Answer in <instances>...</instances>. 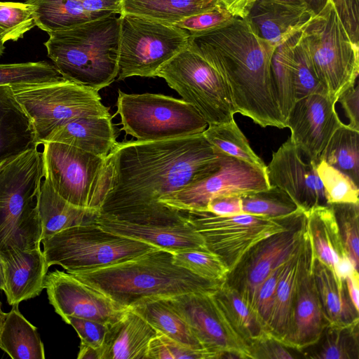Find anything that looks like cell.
<instances>
[{"mask_svg": "<svg viewBox=\"0 0 359 359\" xmlns=\"http://www.w3.org/2000/svg\"><path fill=\"white\" fill-rule=\"evenodd\" d=\"M0 330V348L13 359H44L43 342L35 326L12 306Z\"/></svg>", "mask_w": 359, "mask_h": 359, "instance_id": "32", "label": "cell"}, {"mask_svg": "<svg viewBox=\"0 0 359 359\" xmlns=\"http://www.w3.org/2000/svg\"><path fill=\"white\" fill-rule=\"evenodd\" d=\"M351 40L359 46V0H330Z\"/></svg>", "mask_w": 359, "mask_h": 359, "instance_id": "50", "label": "cell"}, {"mask_svg": "<svg viewBox=\"0 0 359 359\" xmlns=\"http://www.w3.org/2000/svg\"><path fill=\"white\" fill-rule=\"evenodd\" d=\"M313 17L306 8L256 0L244 20L256 36L276 47L301 31Z\"/></svg>", "mask_w": 359, "mask_h": 359, "instance_id": "22", "label": "cell"}, {"mask_svg": "<svg viewBox=\"0 0 359 359\" xmlns=\"http://www.w3.org/2000/svg\"><path fill=\"white\" fill-rule=\"evenodd\" d=\"M336 103L329 95L311 94L298 100L288 116L290 137L309 161H320L332 135L344 124L335 110Z\"/></svg>", "mask_w": 359, "mask_h": 359, "instance_id": "19", "label": "cell"}, {"mask_svg": "<svg viewBox=\"0 0 359 359\" xmlns=\"http://www.w3.org/2000/svg\"><path fill=\"white\" fill-rule=\"evenodd\" d=\"M95 222L109 232L172 252L208 250L184 212L172 208L115 215L99 213Z\"/></svg>", "mask_w": 359, "mask_h": 359, "instance_id": "13", "label": "cell"}, {"mask_svg": "<svg viewBox=\"0 0 359 359\" xmlns=\"http://www.w3.org/2000/svg\"><path fill=\"white\" fill-rule=\"evenodd\" d=\"M5 271L6 291L9 305L39 296L45 288L48 266L41 248L15 250L1 257Z\"/></svg>", "mask_w": 359, "mask_h": 359, "instance_id": "23", "label": "cell"}, {"mask_svg": "<svg viewBox=\"0 0 359 359\" xmlns=\"http://www.w3.org/2000/svg\"><path fill=\"white\" fill-rule=\"evenodd\" d=\"M43 174L69 203L100 212L107 192V157L54 142L42 144Z\"/></svg>", "mask_w": 359, "mask_h": 359, "instance_id": "10", "label": "cell"}, {"mask_svg": "<svg viewBox=\"0 0 359 359\" xmlns=\"http://www.w3.org/2000/svg\"><path fill=\"white\" fill-rule=\"evenodd\" d=\"M234 18L224 6H222L187 17L172 25L187 30L190 34L198 33L226 25Z\"/></svg>", "mask_w": 359, "mask_h": 359, "instance_id": "47", "label": "cell"}, {"mask_svg": "<svg viewBox=\"0 0 359 359\" xmlns=\"http://www.w3.org/2000/svg\"><path fill=\"white\" fill-rule=\"evenodd\" d=\"M306 230L316 258L332 270L346 256L338 224L330 205L305 211ZM348 256V255H347Z\"/></svg>", "mask_w": 359, "mask_h": 359, "instance_id": "30", "label": "cell"}, {"mask_svg": "<svg viewBox=\"0 0 359 359\" xmlns=\"http://www.w3.org/2000/svg\"><path fill=\"white\" fill-rule=\"evenodd\" d=\"M35 145L31 121L11 86H0V166Z\"/></svg>", "mask_w": 359, "mask_h": 359, "instance_id": "26", "label": "cell"}, {"mask_svg": "<svg viewBox=\"0 0 359 359\" xmlns=\"http://www.w3.org/2000/svg\"><path fill=\"white\" fill-rule=\"evenodd\" d=\"M174 263L202 278L223 282L229 269L220 257L208 250L173 252Z\"/></svg>", "mask_w": 359, "mask_h": 359, "instance_id": "42", "label": "cell"}, {"mask_svg": "<svg viewBox=\"0 0 359 359\" xmlns=\"http://www.w3.org/2000/svg\"><path fill=\"white\" fill-rule=\"evenodd\" d=\"M168 299L203 348L218 358H250L248 346L232 328L213 293L189 292Z\"/></svg>", "mask_w": 359, "mask_h": 359, "instance_id": "16", "label": "cell"}, {"mask_svg": "<svg viewBox=\"0 0 359 359\" xmlns=\"http://www.w3.org/2000/svg\"><path fill=\"white\" fill-rule=\"evenodd\" d=\"M0 290L6 291V280L4 261L0 256Z\"/></svg>", "mask_w": 359, "mask_h": 359, "instance_id": "60", "label": "cell"}, {"mask_svg": "<svg viewBox=\"0 0 359 359\" xmlns=\"http://www.w3.org/2000/svg\"><path fill=\"white\" fill-rule=\"evenodd\" d=\"M306 8L316 16L327 5L330 0H303Z\"/></svg>", "mask_w": 359, "mask_h": 359, "instance_id": "58", "label": "cell"}, {"mask_svg": "<svg viewBox=\"0 0 359 359\" xmlns=\"http://www.w3.org/2000/svg\"><path fill=\"white\" fill-rule=\"evenodd\" d=\"M183 212L208 250L218 255L229 271L255 244L284 229L291 216L273 219L245 213L220 216L206 210Z\"/></svg>", "mask_w": 359, "mask_h": 359, "instance_id": "14", "label": "cell"}, {"mask_svg": "<svg viewBox=\"0 0 359 359\" xmlns=\"http://www.w3.org/2000/svg\"><path fill=\"white\" fill-rule=\"evenodd\" d=\"M225 156L203 133L117 142L107 156L109 186L99 213L168 210L161 199L213 174Z\"/></svg>", "mask_w": 359, "mask_h": 359, "instance_id": "1", "label": "cell"}, {"mask_svg": "<svg viewBox=\"0 0 359 359\" xmlns=\"http://www.w3.org/2000/svg\"><path fill=\"white\" fill-rule=\"evenodd\" d=\"M44 287L49 303L62 320L74 316L110 325L128 309L67 272L55 270L49 273Z\"/></svg>", "mask_w": 359, "mask_h": 359, "instance_id": "18", "label": "cell"}, {"mask_svg": "<svg viewBox=\"0 0 359 359\" xmlns=\"http://www.w3.org/2000/svg\"><path fill=\"white\" fill-rule=\"evenodd\" d=\"M34 7L27 3L0 1V39L17 41L36 26Z\"/></svg>", "mask_w": 359, "mask_h": 359, "instance_id": "43", "label": "cell"}, {"mask_svg": "<svg viewBox=\"0 0 359 359\" xmlns=\"http://www.w3.org/2000/svg\"><path fill=\"white\" fill-rule=\"evenodd\" d=\"M71 274L126 309L149 299L189 292L215 293L224 282L202 278L176 265L173 252L160 248L122 262Z\"/></svg>", "mask_w": 359, "mask_h": 359, "instance_id": "3", "label": "cell"}, {"mask_svg": "<svg viewBox=\"0 0 359 359\" xmlns=\"http://www.w3.org/2000/svg\"><path fill=\"white\" fill-rule=\"evenodd\" d=\"M345 283L350 299L357 311H359V274L358 271L346 278Z\"/></svg>", "mask_w": 359, "mask_h": 359, "instance_id": "56", "label": "cell"}, {"mask_svg": "<svg viewBox=\"0 0 359 359\" xmlns=\"http://www.w3.org/2000/svg\"><path fill=\"white\" fill-rule=\"evenodd\" d=\"M41 241L73 226L95 222L98 211L77 207L61 197L44 180L37 195Z\"/></svg>", "mask_w": 359, "mask_h": 359, "instance_id": "28", "label": "cell"}, {"mask_svg": "<svg viewBox=\"0 0 359 359\" xmlns=\"http://www.w3.org/2000/svg\"><path fill=\"white\" fill-rule=\"evenodd\" d=\"M339 102L349 120L348 127L359 132V86L355 83L339 97Z\"/></svg>", "mask_w": 359, "mask_h": 359, "instance_id": "52", "label": "cell"}, {"mask_svg": "<svg viewBox=\"0 0 359 359\" xmlns=\"http://www.w3.org/2000/svg\"><path fill=\"white\" fill-rule=\"evenodd\" d=\"M250 358L253 359H291L294 358L287 346L268 334L248 346Z\"/></svg>", "mask_w": 359, "mask_h": 359, "instance_id": "49", "label": "cell"}, {"mask_svg": "<svg viewBox=\"0 0 359 359\" xmlns=\"http://www.w3.org/2000/svg\"><path fill=\"white\" fill-rule=\"evenodd\" d=\"M60 142L107 157L117 144L111 116H88L55 128L41 142Z\"/></svg>", "mask_w": 359, "mask_h": 359, "instance_id": "25", "label": "cell"}, {"mask_svg": "<svg viewBox=\"0 0 359 359\" xmlns=\"http://www.w3.org/2000/svg\"><path fill=\"white\" fill-rule=\"evenodd\" d=\"M314 280L324 316L328 325L359 323V311L353 305L345 283L314 256Z\"/></svg>", "mask_w": 359, "mask_h": 359, "instance_id": "29", "label": "cell"}, {"mask_svg": "<svg viewBox=\"0 0 359 359\" xmlns=\"http://www.w3.org/2000/svg\"><path fill=\"white\" fill-rule=\"evenodd\" d=\"M316 171L330 204L359 203L358 186L346 174L320 160Z\"/></svg>", "mask_w": 359, "mask_h": 359, "instance_id": "44", "label": "cell"}, {"mask_svg": "<svg viewBox=\"0 0 359 359\" xmlns=\"http://www.w3.org/2000/svg\"><path fill=\"white\" fill-rule=\"evenodd\" d=\"M302 34L318 77L337 102L339 96L356 83L358 45L349 38L330 1L303 27Z\"/></svg>", "mask_w": 359, "mask_h": 359, "instance_id": "9", "label": "cell"}, {"mask_svg": "<svg viewBox=\"0 0 359 359\" xmlns=\"http://www.w3.org/2000/svg\"><path fill=\"white\" fill-rule=\"evenodd\" d=\"M119 18L118 80L156 77L163 64L188 48L187 30L132 14H120Z\"/></svg>", "mask_w": 359, "mask_h": 359, "instance_id": "11", "label": "cell"}, {"mask_svg": "<svg viewBox=\"0 0 359 359\" xmlns=\"http://www.w3.org/2000/svg\"><path fill=\"white\" fill-rule=\"evenodd\" d=\"M241 197L243 213L245 214L279 219L302 210L285 191L276 186Z\"/></svg>", "mask_w": 359, "mask_h": 359, "instance_id": "40", "label": "cell"}, {"mask_svg": "<svg viewBox=\"0 0 359 359\" xmlns=\"http://www.w3.org/2000/svg\"><path fill=\"white\" fill-rule=\"evenodd\" d=\"M359 323L327 325L319 339L303 349L306 358L315 359H358Z\"/></svg>", "mask_w": 359, "mask_h": 359, "instance_id": "37", "label": "cell"}, {"mask_svg": "<svg viewBox=\"0 0 359 359\" xmlns=\"http://www.w3.org/2000/svg\"><path fill=\"white\" fill-rule=\"evenodd\" d=\"M63 79L57 68L46 61L0 64V86H14L54 81Z\"/></svg>", "mask_w": 359, "mask_h": 359, "instance_id": "41", "label": "cell"}, {"mask_svg": "<svg viewBox=\"0 0 359 359\" xmlns=\"http://www.w3.org/2000/svg\"><path fill=\"white\" fill-rule=\"evenodd\" d=\"M6 313H4L1 309V302H0V330H1V326L3 325V323H4L5 316H6Z\"/></svg>", "mask_w": 359, "mask_h": 359, "instance_id": "62", "label": "cell"}, {"mask_svg": "<svg viewBox=\"0 0 359 359\" xmlns=\"http://www.w3.org/2000/svg\"><path fill=\"white\" fill-rule=\"evenodd\" d=\"M213 297L232 328L248 346L271 334L257 311L225 281Z\"/></svg>", "mask_w": 359, "mask_h": 359, "instance_id": "31", "label": "cell"}, {"mask_svg": "<svg viewBox=\"0 0 359 359\" xmlns=\"http://www.w3.org/2000/svg\"><path fill=\"white\" fill-rule=\"evenodd\" d=\"M131 309L165 337L193 348H205L168 298L146 299Z\"/></svg>", "mask_w": 359, "mask_h": 359, "instance_id": "35", "label": "cell"}, {"mask_svg": "<svg viewBox=\"0 0 359 359\" xmlns=\"http://www.w3.org/2000/svg\"><path fill=\"white\" fill-rule=\"evenodd\" d=\"M116 107L121 130L140 141L201 134L208 126L194 106L162 94H129L118 90Z\"/></svg>", "mask_w": 359, "mask_h": 359, "instance_id": "8", "label": "cell"}, {"mask_svg": "<svg viewBox=\"0 0 359 359\" xmlns=\"http://www.w3.org/2000/svg\"><path fill=\"white\" fill-rule=\"evenodd\" d=\"M358 271L349 257L346 255L337 263L334 269V273L340 279L344 280L347 276L354 271Z\"/></svg>", "mask_w": 359, "mask_h": 359, "instance_id": "57", "label": "cell"}, {"mask_svg": "<svg viewBox=\"0 0 359 359\" xmlns=\"http://www.w3.org/2000/svg\"><path fill=\"white\" fill-rule=\"evenodd\" d=\"M189 34L188 48L221 75L237 113L264 128H286L271 81L275 46L256 36L238 17L217 28Z\"/></svg>", "mask_w": 359, "mask_h": 359, "instance_id": "2", "label": "cell"}, {"mask_svg": "<svg viewBox=\"0 0 359 359\" xmlns=\"http://www.w3.org/2000/svg\"><path fill=\"white\" fill-rule=\"evenodd\" d=\"M359 132L344 124L335 130L320 161L348 175L359 185Z\"/></svg>", "mask_w": 359, "mask_h": 359, "instance_id": "38", "label": "cell"}, {"mask_svg": "<svg viewBox=\"0 0 359 359\" xmlns=\"http://www.w3.org/2000/svg\"><path fill=\"white\" fill-rule=\"evenodd\" d=\"M5 46L4 44L1 42V39H0V57L1 56L3 55L4 52V50H5Z\"/></svg>", "mask_w": 359, "mask_h": 359, "instance_id": "63", "label": "cell"}, {"mask_svg": "<svg viewBox=\"0 0 359 359\" xmlns=\"http://www.w3.org/2000/svg\"><path fill=\"white\" fill-rule=\"evenodd\" d=\"M309 243L306 230L301 242L285 261L280 272L267 326L271 334L283 344L289 332L293 301Z\"/></svg>", "mask_w": 359, "mask_h": 359, "instance_id": "27", "label": "cell"}, {"mask_svg": "<svg viewBox=\"0 0 359 359\" xmlns=\"http://www.w3.org/2000/svg\"><path fill=\"white\" fill-rule=\"evenodd\" d=\"M11 88L31 121L39 145L55 128L72 121L111 116L97 90L64 78Z\"/></svg>", "mask_w": 359, "mask_h": 359, "instance_id": "7", "label": "cell"}, {"mask_svg": "<svg viewBox=\"0 0 359 359\" xmlns=\"http://www.w3.org/2000/svg\"><path fill=\"white\" fill-rule=\"evenodd\" d=\"M339 229L346 255L355 267L359 264V203L330 204Z\"/></svg>", "mask_w": 359, "mask_h": 359, "instance_id": "46", "label": "cell"}, {"mask_svg": "<svg viewBox=\"0 0 359 359\" xmlns=\"http://www.w3.org/2000/svg\"><path fill=\"white\" fill-rule=\"evenodd\" d=\"M206 140L225 155L243 161L266 171L264 162L254 152L234 119L210 125L203 133Z\"/></svg>", "mask_w": 359, "mask_h": 359, "instance_id": "39", "label": "cell"}, {"mask_svg": "<svg viewBox=\"0 0 359 359\" xmlns=\"http://www.w3.org/2000/svg\"><path fill=\"white\" fill-rule=\"evenodd\" d=\"M284 4L299 7V8H306L304 2L303 0H273Z\"/></svg>", "mask_w": 359, "mask_h": 359, "instance_id": "61", "label": "cell"}, {"mask_svg": "<svg viewBox=\"0 0 359 359\" xmlns=\"http://www.w3.org/2000/svg\"><path fill=\"white\" fill-rule=\"evenodd\" d=\"M283 264L275 269L268 276L258 291L256 309L266 326L272 311L276 290Z\"/></svg>", "mask_w": 359, "mask_h": 359, "instance_id": "51", "label": "cell"}, {"mask_svg": "<svg viewBox=\"0 0 359 359\" xmlns=\"http://www.w3.org/2000/svg\"><path fill=\"white\" fill-rule=\"evenodd\" d=\"M112 14L48 34V57L62 76L97 91L118 76L120 18Z\"/></svg>", "mask_w": 359, "mask_h": 359, "instance_id": "4", "label": "cell"}, {"mask_svg": "<svg viewBox=\"0 0 359 359\" xmlns=\"http://www.w3.org/2000/svg\"><path fill=\"white\" fill-rule=\"evenodd\" d=\"M313 259L309 239L293 301L289 332L284 342L288 348L299 351L314 344L328 325L314 280Z\"/></svg>", "mask_w": 359, "mask_h": 359, "instance_id": "21", "label": "cell"}, {"mask_svg": "<svg viewBox=\"0 0 359 359\" xmlns=\"http://www.w3.org/2000/svg\"><path fill=\"white\" fill-rule=\"evenodd\" d=\"M41 243L48 266H61L69 273L107 266L157 249L109 232L95 222L66 229Z\"/></svg>", "mask_w": 359, "mask_h": 359, "instance_id": "6", "label": "cell"}, {"mask_svg": "<svg viewBox=\"0 0 359 359\" xmlns=\"http://www.w3.org/2000/svg\"><path fill=\"white\" fill-rule=\"evenodd\" d=\"M234 17L244 19L256 0H220Z\"/></svg>", "mask_w": 359, "mask_h": 359, "instance_id": "55", "label": "cell"}, {"mask_svg": "<svg viewBox=\"0 0 359 359\" xmlns=\"http://www.w3.org/2000/svg\"><path fill=\"white\" fill-rule=\"evenodd\" d=\"M316 163L305 162L290 137L273 151L266 174L272 186L285 191L296 205L307 211L316 206L329 205Z\"/></svg>", "mask_w": 359, "mask_h": 359, "instance_id": "20", "label": "cell"}, {"mask_svg": "<svg viewBox=\"0 0 359 359\" xmlns=\"http://www.w3.org/2000/svg\"><path fill=\"white\" fill-rule=\"evenodd\" d=\"M209 211L220 216H231L243 213L241 196H221L211 198L206 207Z\"/></svg>", "mask_w": 359, "mask_h": 359, "instance_id": "53", "label": "cell"}, {"mask_svg": "<svg viewBox=\"0 0 359 359\" xmlns=\"http://www.w3.org/2000/svg\"><path fill=\"white\" fill-rule=\"evenodd\" d=\"M63 320L74 327L81 339V344L90 346L101 353L109 325L74 316H67Z\"/></svg>", "mask_w": 359, "mask_h": 359, "instance_id": "48", "label": "cell"}, {"mask_svg": "<svg viewBox=\"0 0 359 359\" xmlns=\"http://www.w3.org/2000/svg\"><path fill=\"white\" fill-rule=\"evenodd\" d=\"M89 13H121L122 0H79Z\"/></svg>", "mask_w": 359, "mask_h": 359, "instance_id": "54", "label": "cell"}, {"mask_svg": "<svg viewBox=\"0 0 359 359\" xmlns=\"http://www.w3.org/2000/svg\"><path fill=\"white\" fill-rule=\"evenodd\" d=\"M294 70L297 100L311 94H327V91L318 77L302 39V31L293 48Z\"/></svg>", "mask_w": 359, "mask_h": 359, "instance_id": "45", "label": "cell"}, {"mask_svg": "<svg viewBox=\"0 0 359 359\" xmlns=\"http://www.w3.org/2000/svg\"><path fill=\"white\" fill-rule=\"evenodd\" d=\"M299 32L300 31L275 48L270 63L273 90L277 105L285 124L297 101L293 48Z\"/></svg>", "mask_w": 359, "mask_h": 359, "instance_id": "36", "label": "cell"}, {"mask_svg": "<svg viewBox=\"0 0 359 359\" xmlns=\"http://www.w3.org/2000/svg\"><path fill=\"white\" fill-rule=\"evenodd\" d=\"M25 3L34 7L36 26L48 34L112 15L89 13L79 0H25Z\"/></svg>", "mask_w": 359, "mask_h": 359, "instance_id": "33", "label": "cell"}, {"mask_svg": "<svg viewBox=\"0 0 359 359\" xmlns=\"http://www.w3.org/2000/svg\"><path fill=\"white\" fill-rule=\"evenodd\" d=\"M306 230L305 211L299 210L289 217L284 229L251 247L229 272L224 281L256 309L261 285L288 258L301 242Z\"/></svg>", "mask_w": 359, "mask_h": 359, "instance_id": "15", "label": "cell"}, {"mask_svg": "<svg viewBox=\"0 0 359 359\" xmlns=\"http://www.w3.org/2000/svg\"><path fill=\"white\" fill-rule=\"evenodd\" d=\"M158 332L130 308L110 324L101 349L100 359H147L151 340Z\"/></svg>", "mask_w": 359, "mask_h": 359, "instance_id": "24", "label": "cell"}, {"mask_svg": "<svg viewBox=\"0 0 359 359\" xmlns=\"http://www.w3.org/2000/svg\"><path fill=\"white\" fill-rule=\"evenodd\" d=\"M222 6L224 5L220 0H122L121 14H132L173 25L190 15Z\"/></svg>", "mask_w": 359, "mask_h": 359, "instance_id": "34", "label": "cell"}, {"mask_svg": "<svg viewBox=\"0 0 359 359\" xmlns=\"http://www.w3.org/2000/svg\"><path fill=\"white\" fill-rule=\"evenodd\" d=\"M35 145L0 166V256L40 248L41 226L37 195L42 153Z\"/></svg>", "mask_w": 359, "mask_h": 359, "instance_id": "5", "label": "cell"}, {"mask_svg": "<svg viewBox=\"0 0 359 359\" xmlns=\"http://www.w3.org/2000/svg\"><path fill=\"white\" fill-rule=\"evenodd\" d=\"M183 100L194 106L208 126L229 122L237 113L221 75L205 60L188 48L157 71Z\"/></svg>", "mask_w": 359, "mask_h": 359, "instance_id": "12", "label": "cell"}, {"mask_svg": "<svg viewBox=\"0 0 359 359\" xmlns=\"http://www.w3.org/2000/svg\"><path fill=\"white\" fill-rule=\"evenodd\" d=\"M78 359H100L99 351L93 347L80 344Z\"/></svg>", "mask_w": 359, "mask_h": 359, "instance_id": "59", "label": "cell"}, {"mask_svg": "<svg viewBox=\"0 0 359 359\" xmlns=\"http://www.w3.org/2000/svg\"><path fill=\"white\" fill-rule=\"evenodd\" d=\"M271 187L266 171L226 155L213 174L160 200L180 211L206 210L208 201L221 196H243Z\"/></svg>", "mask_w": 359, "mask_h": 359, "instance_id": "17", "label": "cell"}]
</instances>
